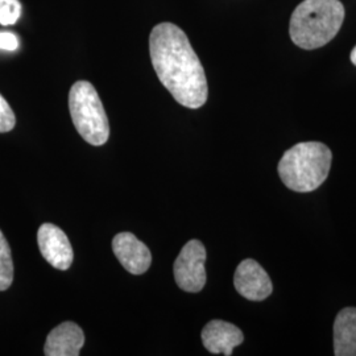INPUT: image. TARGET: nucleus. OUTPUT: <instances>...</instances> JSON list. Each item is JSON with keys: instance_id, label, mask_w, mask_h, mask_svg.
I'll list each match as a JSON object with an SVG mask.
<instances>
[{"instance_id": "nucleus-1", "label": "nucleus", "mask_w": 356, "mask_h": 356, "mask_svg": "<svg viewBox=\"0 0 356 356\" xmlns=\"http://www.w3.org/2000/svg\"><path fill=\"white\" fill-rule=\"evenodd\" d=\"M153 69L172 97L188 108L202 107L209 95L204 69L186 33L173 23H160L149 36Z\"/></svg>"}, {"instance_id": "nucleus-2", "label": "nucleus", "mask_w": 356, "mask_h": 356, "mask_svg": "<svg viewBox=\"0 0 356 356\" xmlns=\"http://www.w3.org/2000/svg\"><path fill=\"white\" fill-rule=\"evenodd\" d=\"M343 20L339 0H304L293 11L289 35L297 47L318 49L338 35Z\"/></svg>"}, {"instance_id": "nucleus-3", "label": "nucleus", "mask_w": 356, "mask_h": 356, "mask_svg": "<svg viewBox=\"0 0 356 356\" xmlns=\"http://www.w3.org/2000/svg\"><path fill=\"white\" fill-rule=\"evenodd\" d=\"M331 160L332 154L327 145L318 141L298 143L281 157V181L293 191H316L329 176Z\"/></svg>"}, {"instance_id": "nucleus-4", "label": "nucleus", "mask_w": 356, "mask_h": 356, "mask_svg": "<svg viewBox=\"0 0 356 356\" xmlns=\"http://www.w3.org/2000/svg\"><path fill=\"white\" fill-rule=\"evenodd\" d=\"M69 110L76 132L94 147L106 144L110 124L102 101L88 81L76 82L69 92Z\"/></svg>"}, {"instance_id": "nucleus-5", "label": "nucleus", "mask_w": 356, "mask_h": 356, "mask_svg": "<svg viewBox=\"0 0 356 356\" xmlns=\"http://www.w3.org/2000/svg\"><path fill=\"white\" fill-rule=\"evenodd\" d=\"M206 248L204 243L193 239L186 243L177 256L173 273L178 288L189 293H198L206 285Z\"/></svg>"}, {"instance_id": "nucleus-6", "label": "nucleus", "mask_w": 356, "mask_h": 356, "mask_svg": "<svg viewBox=\"0 0 356 356\" xmlns=\"http://www.w3.org/2000/svg\"><path fill=\"white\" fill-rule=\"evenodd\" d=\"M38 243L42 257L51 267L66 270L73 264V248L66 234L53 223H44L38 231Z\"/></svg>"}, {"instance_id": "nucleus-7", "label": "nucleus", "mask_w": 356, "mask_h": 356, "mask_svg": "<svg viewBox=\"0 0 356 356\" xmlns=\"http://www.w3.org/2000/svg\"><path fill=\"white\" fill-rule=\"evenodd\" d=\"M236 292L250 301H264L273 292V285L266 269L254 259H245L234 276Z\"/></svg>"}, {"instance_id": "nucleus-8", "label": "nucleus", "mask_w": 356, "mask_h": 356, "mask_svg": "<svg viewBox=\"0 0 356 356\" xmlns=\"http://www.w3.org/2000/svg\"><path fill=\"white\" fill-rule=\"evenodd\" d=\"M113 251L119 263L132 275H143L151 267L152 254L149 248L132 232L115 235Z\"/></svg>"}, {"instance_id": "nucleus-9", "label": "nucleus", "mask_w": 356, "mask_h": 356, "mask_svg": "<svg viewBox=\"0 0 356 356\" xmlns=\"http://www.w3.org/2000/svg\"><path fill=\"white\" fill-rule=\"evenodd\" d=\"M204 348L214 355L231 356L235 347L243 343L242 330L226 321L214 319L209 322L201 334Z\"/></svg>"}, {"instance_id": "nucleus-10", "label": "nucleus", "mask_w": 356, "mask_h": 356, "mask_svg": "<svg viewBox=\"0 0 356 356\" xmlns=\"http://www.w3.org/2000/svg\"><path fill=\"white\" fill-rule=\"evenodd\" d=\"M85 344V334L74 322H64L47 337L44 354L47 356H78Z\"/></svg>"}, {"instance_id": "nucleus-11", "label": "nucleus", "mask_w": 356, "mask_h": 356, "mask_svg": "<svg viewBox=\"0 0 356 356\" xmlns=\"http://www.w3.org/2000/svg\"><path fill=\"white\" fill-rule=\"evenodd\" d=\"M334 354L356 356V307H344L335 318Z\"/></svg>"}, {"instance_id": "nucleus-12", "label": "nucleus", "mask_w": 356, "mask_h": 356, "mask_svg": "<svg viewBox=\"0 0 356 356\" xmlns=\"http://www.w3.org/2000/svg\"><path fill=\"white\" fill-rule=\"evenodd\" d=\"M13 281V254L10 244L0 229V291H7Z\"/></svg>"}, {"instance_id": "nucleus-13", "label": "nucleus", "mask_w": 356, "mask_h": 356, "mask_svg": "<svg viewBox=\"0 0 356 356\" xmlns=\"http://www.w3.org/2000/svg\"><path fill=\"white\" fill-rule=\"evenodd\" d=\"M22 15V4L19 0H0V24L13 26Z\"/></svg>"}, {"instance_id": "nucleus-14", "label": "nucleus", "mask_w": 356, "mask_h": 356, "mask_svg": "<svg viewBox=\"0 0 356 356\" xmlns=\"http://www.w3.org/2000/svg\"><path fill=\"white\" fill-rule=\"evenodd\" d=\"M16 124V116L13 114L11 106L0 94V134L10 132Z\"/></svg>"}, {"instance_id": "nucleus-15", "label": "nucleus", "mask_w": 356, "mask_h": 356, "mask_svg": "<svg viewBox=\"0 0 356 356\" xmlns=\"http://www.w3.org/2000/svg\"><path fill=\"white\" fill-rule=\"evenodd\" d=\"M19 48V38L11 32H0V49L13 51Z\"/></svg>"}, {"instance_id": "nucleus-16", "label": "nucleus", "mask_w": 356, "mask_h": 356, "mask_svg": "<svg viewBox=\"0 0 356 356\" xmlns=\"http://www.w3.org/2000/svg\"><path fill=\"white\" fill-rule=\"evenodd\" d=\"M350 58H351V63L356 66V47L353 49V51H351V57H350Z\"/></svg>"}]
</instances>
